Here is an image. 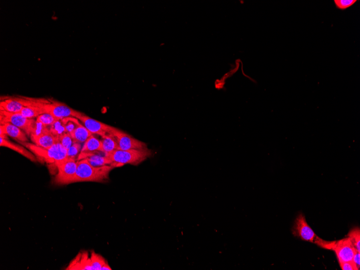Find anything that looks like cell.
I'll return each mask as SVG.
<instances>
[{
	"label": "cell",
	"mask_w": 360,
	"mask_h": 270,
	"mask_svg": "<svg viewBox=\"0 0 360 270\" xmlns=\"http://www.w3.org/2000/svg\"><path fill=\"white\" fill-rule=\"evenodd\" d=\"M114 168L111 166L96 167L90 164L87 159L77 161L76 176L73 183L83 182H106L109 173Z\"/></svg>",
	"instance_id": "1"
},
{
	"label": "cell",
	"mask_w": 360,
	"mask_h": 270,
	"mask_svg": "<svg viewBox=\"0 0 360 270\" xmlns=\"http://www.w3.org/2000/svg\"><path fill=\"white\" fill-rule=\"evenodd\" d=\"M49 126L36 122L35 123L32 132L30 137H38L51 131Z\"/></svg>",
	"instance_id": "23"
},
{
	"label": "cell",
	"mask_w": 360,
	"mask_h": 270,
	"mask_svg": "<svg viewBox=\"0 0 360 270\" xmlns=\"http://www.w3.org/2000/svg\"><path fill=\"white\" fill-rule=\"evenodd\" d=\"M0 122L1 124L11 123L22 129L29 136L36 121L24 117L20 113H10L0 110Z\"/></svg>",
	"instance_id": "8"
},
{
	"label": "cell",
	"mask_w": 360,
	"mask_h": 270,
	"mask_svg": "<svg viewBox=\"0 0 360 270\" xmlns=\"http://www.w3.org/2000/svg\"><path fill=\"white\" fill-rule=\"evenodd\" d=\"M49 127L51 132L57 138L61 136L63 134L67 132L63 119L57 120L52 126Z\"/></svg>",
	"instance_id": "20"
},
{
	"label": "cell",
	"mask_w": 360,
	"mask_h": 270,
	"mask_svg": "<svg viewBox=\"0 0 360 270\" xmlns=\"http://www.w3.org/2000/svg\"><path fill=\"white\" fill-rule=\"evenodd\" d=\"M102 151V143L101 140L91 136L84 143L81 153H88Z\"/></svg>",
	"instance_id": "17"
},
{
	"label": "cell",
	"mask_w": 360,
	"mask_h": 270,
	"mask_svg": "<svg viewBox=\"0 0 360 270\" xmlns=\"http://www.w3.org/2000/svg\"><path fill=\"white\" fill-rule=\"evenodd\" d=\"M42 108L44 113H49L57 119H63L73 117L77 118L81 112L76 111L64 103L47 100L42 105Z\"/></svg>",
	"instance_id": "6"
},
{
	"label": "cell",
	"mask_w": 360,
	"mask_h": 270,
	"mask_svg": "<svg viewBox=\"0 0 360 270\" xmlns=\"http://www.w3.org/2000/svg\"><path fill=\"white\" fill-rule=\"evenodd\" d=\"M334 2L338 9L344 11L352 6L357 1V0H334Z\"/></svg>",
	"instance_id": "26"
},
{
	"label": "cell",
	"mask_w": 360,
	"mask_h": 270,
	"mask_svg": "<svg viewBox=\"0 0 360 270\" xmlns=\"http://www.w3.org/2000/svg\"><path fill=\"white\" fill-rule=\"evenodd\" d=\"M79 122H82L83 126L93 134H98L102 137L108 135L112 131L113 127L108 126L101 122L96 121L90 118L83 113H81L77 118Z\"/></svg>",
	"instance_id": "10"
},
{
	"label": "cell",
	"mask_w": 360,
	"mask_h": 270,
	"mask_svg": "<svg viewBox=\"0 0 360 270\" xmlns=\"http://www.w3.org/2000/svg\"><path fill=\"white\" fill-rule=\"evenodd\" d=\"M333 251L336 253L339 263L352 261L357 252L348 237L335 242Z\"/></svg>",
	"instance_id": "9"
},
{
	"label": "cell",
	"mask_w": 360,
	"mask_h": 270,
	"mask_svg": "<svg viewBox=\"0 0 360 270\" xmlns=\"http://www.w3.org/2000/svg\"><path fill=\"white\" fill-rule=\"evenodd\" d=\"M340 266L342 270H359L353 261L340 263Z\"/></svg>",
	"instance_id": "27"
},
{
	"label": "cell",
	"mask_w": 360,
	"mask_h": 270,
	"mask_svg": "<svg viewBox=\"0 0 360 270\" xmlns=\"http://www.w3.org/2000/svg\"><path fill=\"white\" fill-rule=\"evenodd\" d=\"M292 233L294 236L299 237L303 241L316 244L323 248L333 251L335 242L324 241L318 237L309 226L306 217L302 214H299L295 220Z\"/></svg>",
	"instance_id": "4"
},
{
	"label": "cell",
	"mask_w": 360,
	"mask_h": 270,
	"mask_svg": "<svg viewBox=\"0 0 360 270\" xmlns=\"http://www.w3.org/2000/svg\"><path fill=\"white\" fill-rule=\"evenodd\" d=\"M58 169V173L54 178L55 183L63 185L73 183L77 168V161L67 158L54 164Z\"/></svg>",
	"instance_id": "5"
},
{
	"label": "cell",
	"mask_w": 360,
	"mask_h": 270,
	"mask_svg": "<svg viewBox=\"0 0 360 270\" xmlns=\"http://www.w3.org/2000/svg\"><path fill=\"white\" fill-rule=\"evenodd\" d=\"M70 134L71 135L74 142L80 144L86 142L87 140L93 135L83 124L80 123L78 119L76 128Z\"/></svg>",
	"instance_id": "16"
},
{
	"label": "cell",
	"mask_w": 360,
	"mask_h": 270,
	"mask_svg": "<svg viewBox=\"0 0 360 270\" xmlns=\"http://www.w3.org/2000/svg\"><path fill=\"white\" fill-rule=\"evenodd\" d=\"M82 148L81 144L73 142L71 147L68 150V158L77 160Z\"/></svg>",
	"instance_id": "25"
},
{
	"label": "cell",
	"mask_w": 360,
	"mask_h": 270,
	"mask_svg": "<svg viewBox=\"0 0 360 270\" xmlns=\"http://www.w3.org/2000/svg\"><path fill=\"white\" fill-rule=\"evenodd\" d=\"M36 156L38 161L55 164L68 158V151L59 142L49 148L37 146L34 144L19 143Z\"/></svg>",
	"instance_id": "2"
},
{
	"label": "cell",
	"mask_w": 360,
	"mask_h": 270,
	"mask_svg": "<svg viewBox=\"0 0 360 270\" xmlns=\"http://www.w3.org/2000/svg\"><path fill=\"white\" fill-rule=\"evenodd\" d=\"M0 145L1 147L13 150L32 162H36L38 161L37 157L31 151H28L26 147L21 145L10 141L7 138L0 137Z\"/></svg>",
	"instance_id": "13"
},
{
	"label": "cell",
	"mask_w": 360,
	"mask_h": 270,
	"mask_svg": "<svg viewBox=\"0 0 360 270\" xmlns=\"http://www.w3.org/2000/svg\"><path fill=\"white\" fill-rule=\"evenodd\" d=\"M33 144L44 148H49L58 142V139L50 131L38 137H31Z\"/></svg>",
	"instance_id": "15"
},
{
	"label": "cell",
	"mask_w": 360,
	"mask_h": 270,
	"mask_svg": "<svg viewBox=\"0 0 360 270\" xmlns=\"http://www.w3.org/2000/svg\"><path fill=\"white\" fill-rule=\"evenodd\" d=\"M114 138L118 144V149L127 151L130 149H146V144L135 139L128 134L116 127L113 128L108 134Z\"/></svg>",
	"instance_id": "7"
},
{
	"label": "cell",
	"mask_w": 360,
	"mask_h": 270,
	"mask_svg": "<svg viewBox=\"0 0 360 270\" xmlns=\"http://www.w3.org/2000/svg\"><path fill=\"white\" fill-rule=\"evenodd\" d=\"M103 152L98 151L92 153H80L77 161L86 159L88 162L93 166L102 167L104 166H111L112 163L111 159H110L106 154H103Z\"/></svg>",
	"instance_id": "12"
},
{
	"label": "cell",
	"mask_w": 360,
	"mask_h": 270,
	"mask_svg": "<svg viewBox=\"0 0 360 270\" xmlns=\"http://www.w3.org/2000/svg\"><path fill=\"white\" fill-rule=\"evenodd\" d=\"M348 237L351 240L357 251L360 252V228L356 227L349 232Z\"/></svg>",
	"instance_id": "21"
},
{
	"label": "cell",
	"mask_w": 360,
	"mask_h": 270,
	"mask_svg": "<svg viewBox=\"0 0 360 270\" xmlns=\"http://www.w3.org/2000/svg\"><path fill=\"white\" fill-rule=\"evenodd\" d=\"M152 153L148 149H130L127 151L116 149L111 153L107 154V156L112 162L113 168L124 166L127 164H139L151 156Z\"/></svg>",
	"instance_id": "3"
},
{
	"label": "cell",
	"mask_w": 360,
	"mask_h": 270,
	"mask_svg": "<svg viewBox=\"0 0 360 270\" xmlns=\"http://www.w3.org/2000/svg\"><path fill=\"white\" fill-rule=\"evenodd\" d=\"M57 120L59 119L54 117L51 114L44 113L39 115L36 118V121L38 123H41L44 125V126L49 127L52 126Z\"/></svg>",
	"instance_id": "22"
},
{
	"label": "cell",
	"mask_w": 360,
	"mask_h": 270,
	"mask_svg": "<svg viewBox=\"0 0 360 270\" xmlns=\"http://www.w3.org/2000/svg\"><path fill=\"white\" fill-rule=\"evenodd\" d=\"M360 252H356L354 254L352 261L356 265L359 270L360 269Z\"/></svg>",
	"instance_id": "28"
},
{
	"label": "cell",
	"mask_w": 360,
	"mask_h": 270,
	"mask_svg": "<svg viewBox=\"0 0 360 270\" xmlns=\"http://www.w3.org/2000/svg\"><path fill=\"white\" fill-rule=\"evenodd\" d=\"M7 136L16 140L18 143L29 142L26 132L11 123H4L0 126V137L7 138Z\"/></svg>",
	"instance_id": "11"
},
{
	"label": "cell",
	"mask_w": 360,
	"mask_h": 270,
	"mask_svg": "<svg viewBox=\"0 0 360 270\" xmlns=\"http://www.w3.org/2000/svg\"><path fill=\"white\" fill-rule=\"evenodd\" d=\"M102 143V151L106 154L112 152L115 150L118 149V144L116 140L111 136L107 135L102 137L101 140Z\"/></svg>",
	"instance_id": "18"
},
{
	"label": "cell",
	"mask_w": 360,
	"mask_h": 270,
	"mask_svg": "<svg viewBox=\"0 0 360 270\" xmlns=\"http://www.w3.org/2000/svg\"><path fill=\"white\" fill-rule=\"evenodd\" d=\"M58 142L61 143L62 146L66 148L67 151L72 146L73 141L71 135L69 133H65L59 136L58 138Z\"/></svg>",
	"instance_id": "24"
},
{
	"label": "cell",
	"mask_w": 360,
	"mask_h": 270,
	"mask_svg": "<svg viewBox=\"0 0 360 270\" xmlns=\"http://www.w3.org/2000/svg\"><path fill=\"white\" fill-rule=\"evenodd\" d=\"M24 107L18 97H9L0 102V110L7 112L19 113Z\"/></svg>",
	"instance_id": "14"
},
{
	"label": "cell",
	"mask_w": 360,
	"mask_h": 270,
	"mask_svg": "<svg viewBox=\"0 0 360 270\" xmlns=\"http://www.w3.org/2000/svg\"><path fill=\"white\" fill-rule=\"evenodd\" d=\"M43 103L40 105L39 107H24L21 111L19 113H21L23 116L28 119H33L35 118H37L39 115L44 114L43 110L42 109L41 106Z\"/></svg>",
	"instance_id": "19"
}]
</instances>
